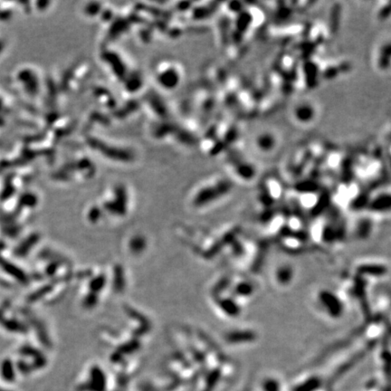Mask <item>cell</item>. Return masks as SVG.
Masks as SVG:
<instances>
[{
    "mask_svg": "<svg viewBox=\"0 0 391 391\" xmlns=\"http://www.w3.org/2000/svg\"><path fill=\"white\" fill-rule=\"evenodd\" d=\"M228 167L233 176L244 182L252 180L256 175L254 164L240 152H233L229 156Z\"/></svg>",
    "mask_w": 391,
    "mask_h": 391,
    "instance_id": "obj_1",
    "label": "cell"
},
{
    "mask_svg": "<svg viewBox=\"0 0 391 391\" xmlns=\"http://www.w3.org/2000/svg\"><path fill=\"white\" fill-rule=\"evenodd\" d=\"M319 114L317 106L312 100H302L292 107V117L296 124L310 125L314 124Z\"/></svg>",
    "mask_w": 391,
    "mask_h": 391,
    "instance_id": "obj_2",
    "label": "cell"
},
{
    "mask_svg": "<svg viewBox=\"0 0 391 391\" xmlns=\"http://www.w3.org/2000/svg\"><path fill=\"white\" fill-rule=\"evenodd\" d=\"M375 66L377 67L378 72H386L390 69V40L386 36L382 39V42L378 44L375 50L374 58Z\"/></svg>",
    "mask_w": 391,
    "mask_h": 391,
    "instance_id": "obj_3",
    "label": "cell"
},
{
    "mask_svg": "<svg viewBox=\"0 0 391 391\" xmlns=\"http://www.w3.org/2000/svg\"><path fill=\"white\" fill-rule=\"evenodd\" d=\"M254 144L258 152L262 154H269L274 152L278 146L276 134L271 130H264L256 136Z\"/></svg>",
    "mask_w": 391,
    "mask_h": 391,
    "instance_id": "obj_4",
    "label": "cell"
},
{
    "mask_svg": "<svg viewBox=\"0 0 391 391\" xmlns=\"http://www.w3.org/2000/svg\"><path fill=\"white\" fill-rule=\"evenodd\" d=\"M320 299L324 304L322 306L324 307L325 310L332 316L338 317L342 312V306L337 296L330 294L328 292H324L320 296Z\"/></svg>",
    "mask_w": 391,
    "mask_h": 391,
    "instance_id": "obj_5",
    "label": "cell"
},
{
    "mask_svg": "<svg viewBox=\"0 0 391 391\" xmlns=\"http://www.w3.org/2000/svg\"><path fill=\"white\" fill-rule=\"evenodd\" d=\"M390 3L386 5V6H384V5L382 6H380L378 8V18L380 20H385L386 18L390 16Z\"/></svg>",
    "mask_w": 391,
    "mask_h": 391,
    "instance_id": "obj_6",
    "label": "cell"
},
{
    "mask_svg": "<svg viewBox=\"0 0 391 391\" xmlns=\"http://www.w3.org/2000/svg\"><path fill=\"white\" fill-rule=\"evenodd\" d=\"M282 268L284 269H282L280 270V272H278V278L280 281L284 282L289 280V278H291L292 272L289 268Z\"/></svg>",
    "mask_w": 391,
    "mask_h": 391,
    "instance_id": "obj_7",
    "label": "cell"
},
{
    "mask_svg": "<svg viewBox=\"0 0 391 391\" xmlns=\"http://www.w3.org/2000/svg\"><path fill=\"white\" fill-rule=\"evenodd\" d=\"M0 391H5V390H1V388H0Z\"/></svg>",
    "mask_w": 391,
    "mask_h": 391,
    "instance_id": "obj_8",
    "label": "cell"
}]
</instances>
